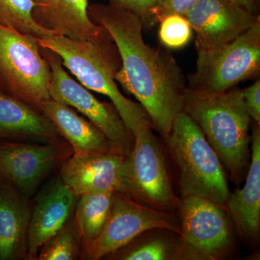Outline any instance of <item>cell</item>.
Wrapping results in <instances>:
<instances>
[{
  "instance_id": "cell-9",
  "label": "cell",
  "mask_w": 260,
  "mask_h": 260,
  "mask_svg": "<svg viewBox=\"0 0 260 260\" xmlns=\"http://www.w3.org/2000/svg\"><path fill=\"white\" fill-rule=\"evenodd\" d=\"M167 229L181 235L179 216L137 203L118 191L113 195L112 209L100 235L83 248L88 259L97 260L128 245L143 233Z\"/></svg>"
},
{
  "instance_id": "cell-4",
  "label": "cell",
  "mask_w": 260,
  "mask_h": 260,
  "mask_svg": "<svg viewBox=\"0 0 260 260\" xmlns=\"http://www.w3.org/2000/svg\"><path fill=\"white\" fill-rule=\"evenodd\" d=\"M164 140L179 170L181 197L198 195L224 205L231 191L223 166L197 123L179 113Z\"/></svg>"
},
{
  "instance_id": "cell-3",
  "label": "cell",
  "mask_w": 260,
  "mask_h": 260,
  "mask_svg": "<svg viewBox=\"0 0 260 260\" xmlns=\"http://www.w3.org/2000/svg\"><path fill=\"white\" fill-rule=\"evenodd\" d=\"M37 39L41 47L59 56L63 67L85 88L109 97L135 137L140 124L150 120L144 108L124 96L116 85L121 59L113 39L78 42L60 36Z\"/></svg>"
},
{
  "instance_id": "cell-12",
  "label": "cell",
  "mask_w": 260,
  "mask_h": 260,
  "mask_svg": "<svg viewBox=\"0 0 260 260\" xmlns=\"http://www.w3.org/2000/svg\"><path fill=\"white\" fill-rule=\"evenodd\" d=\"M185 17L196 32L198 50L225 45L260 21V15L249 13L232 0H198Z\"/></svg>"
},
{
  "instance_id": "cell-10",
  "label": "cell",
  "mask_w": 260,
  "mask_h": 260,
  "mask_svg": "<svg viewBox=\"0 0 260 260\" xmlns=\"http://www.w3.org/2000/svg\"><path fill=\"white\" fill-rule=\"evenodd\" d=\"M73 154L69 143L61 140L48 143L0 140V184L30 198Z\"/></svg>"
},
{
  "instance_id": "cell-13",
  "label": "cell",
  "mask_w": 260,
  "mask_h": 260,
  "mask_svg": "<svg viewBox=\"0 0 260 260\" xmlns=\"http://www.w3.org/2000/svg\"><path fill=\"white\" fill-rule=\"evenodd\" d=\"M32 15L38 25L78 42L112 39L107 29L92 21L88 0H34Z\"/></svg>"
},
{
  "instance_id": "cell-17",
  "label": "cell",
  "mask_w": 260,
  "mask_h": 260,
  "mask_svg": "<svg viewBox=\"0 0 260 260\" xmlns=\"http://www.w3.org/2000/svg\"><path fill=\"white\" fill-rule=\"evenodd\" d=\"M61 138L44 112L0 90V140L48 143Z\"/></svg>"
},
{
  "instance_id": "cell-28",
  "label": "cell",
  "mask_w": 260,
  "mask_h": 260,
  "mask_svg": "<svg viewBox=\"0 0 260 260\" xmlns=\"http://www.w3.org/2000/svg\"><path fill=\"white\" fill-rule=\"evenodd\" d=\"M243 9L254 15H260V0H232Z\"/></svg>"
},
{
  "instance_id": "cell-25",
  "label": "cell",
  "mask_w": 260,
  "mask_h": 260,
  "mask_svg": "<svg viewBox=\"0 0 260 260\" xmlns=\"http://www.w3.org/2000/svg\"><path fill=\"white\" fill-rule=\"evenodd\" d=\"M198 1V0H158V3L149 15L144 27H153L169 15H179L185 17Z\"/></svg>"
},
{
  "instance_id": "cell-24",
  "label": "cell",
  "mask_w": 260,
  "mask_h": 260,
  "mask_svg": "<svg viewBox=\"0 0 260 260\" xmlns=\"http://www.w3.org/2000/svg\"><path fill=\"white\" fill-rule=\"evenodd\" d=\"M159 23V39L164 47L172 49H181L190 42L192 28L186 17L169 15Z\"/></svg>"
},
{
  "instance_id": "cell-22",
  "label": "cell",
  "mask_w": 260,
  "mask_h": 260,
  "mask_svg": "<svg viewBox=\"0 0 260 260\" xmlns=\"http://www.w3.org/2000/svg\"><path fill=\"white\" fill-rule=\"evenodd\" d=\"M34 0H0V25L38 39L56 36L38 25L32 18Z\"/></svg>"
},
{
  "instance_id": "cell-14",
  "label": "cell",
  "mask_w": 260,
  "mask_h": 260,
  "mask_svg": "<svg viewBox=\"0 0 260 260\" xmlns=\"http://www.w3.org/2000/svg\"><path fill=\"white\" fill-rule=\"evenodd\" d=\"M251 153L246 180L242 189L231 193L224 208L239 236L253 248L260 236V123L251 120Z\"/></svg>"
},
{
  "instance_id": "cell-21",
  "label": "cell",
  "mask_w": 260,
  "mask_h": 260,
  "mask_svg": "<svg viewBox=\"0 0 260 260\" xmlns=\"http://www.w3.org/2000/svg\"><path fill=\"white\" fill-rule=\"evenodd\" d=\"M171 231L155 229L154 235L147 236L143 241L134 243L124 251H121L118 259L124 260L187 259L185 246L179 234H168Z\"/></svg>"
},
{
  "instance_id": "cell-6",
  "label": "cell",
  "mask_w": 260,
  "mask_h": 260,
  "mask_svg": "<svg viewBox=\"0 0 260 260\" xmlns=\"http://www.w3.org/2000/svg\"><path fill=\"white\" fill-rule=\"evenodd\" d=\"M260 75V21L233 42L198 50L196 70L186 78L187 88L207 95L224 93Z\"/></svg>"
},
{
  "instance_id": "cell-19",
  "label": "cell",
  "mask_w": 260,
  "mask_h": 260,
  "mask_svg": "<svg viewBox=\"0 0 260 260\" xmlns=\"http://www.w3.org/2000/svg\"><path fill=\"white\" fill-rule=\"evenodd\" d=\"M30 215L28 198L0 184V260L23 259L28 254Z\"/></svg>"
},
{
  "instance_id": "cell-23",
  "label": "cell",
  "mask_w": 260,
  "mask_h": 260,
  "mask_svg": "<svg viewBox=\"0 0 260 260\" xmlns=\"http://www.w3.org/2000/svg\"><path fill=\"white\" fill-rule=\"evenodd\" d=\"M40 248L37 259L39 260H73L78 259L82 239L74 224L68 223Z\"/></svg>"
},
{
  "instance_id": "cell-26",
  "label": "cell",
  "mask_w": 260,
  "mask_h": 260,
  "mask_svg": "<svg viewBox=\"0 0 260 260\" xmlns=\"http://www.w3.org/2000/svg\"><path fill=\"white\" fill-rule=\"evenodd\" d=\"M108 4L112 5L119 9L128 10L138 15L143 23H145L149 18L152 10L158 3V0H108Z\"/></svg>"
},
{
  "instance_id": "cell-29",
  "label": "cell",
  "mask_w": 260,
  "mask_h": 260,
  "mask_svg": "<svg viewBox=\"0 0 260 260\" xmlns=\"http://www.w3.org/2000/svg\"><path fill=\"white\" fill-rule=\"evenodd\" d=\"M1 27H2V25H0V28H1Z\"/></svg>"
},
{
  "instance_id": "cell-7",
  "label": "cell",
  "mask_w": 260,
  "mask_h": 260,
  "mask_svg": "<svg viewBox=\"0 0 260 260\" xmlns=\"http://www.w3.org/2000/svg\"><path fill=\"white\" fill-rule=\"evenodd\" d=\"M38 38L0 28V80L8 94L41 111L51 99V71Z\"/></svg>"
},
{
  "instance_id": "cell-15",
  "label": "cell",
  "mask_w": 260,
  "mask_h": 260,
  "mask_svg": "<svg viewBox=\"0 0 260 260\" xmlns=\"http://www.w3.org/2000/svg\"><path fill=\"white\" fill-rule=\"evenodd\" d=\"M75 195L61 179L39 196L31 210L28 232V259H37L39 249L68 223L74 210Z\"/></svg>"
},
{
  "instance_id": "cell-16",
  "label": "cell",
  "mask_w": 260,
  "mask_h": 260,
  "mask_svg": "<svg viewBox=\"0 0 260 260\" xmlns=\"http://www.w3.org/2000/svg\"><path fill=\"white\" fill-rule=\"evenodd\" d=\"M125 155L119 151L88 156L71 155L61 164V181L75 196L117 191L119 167Z\"/></svg>"
},
{
  "instance_id": "cell-2",
  "label": "cell",
  "mask_w": 260,
  "mask_h": 260,
  "mask_svg": "<svg viewBox=\"0 0 260 260\" xmlns=\"http://www.w3.org/2000/svg\"><path fill=\"white\" fill-rule=\"evenodd\" d=\"M184 112L199 126L233 182H242L250 164L251 119L242 89L234 87L224 93L207 95L187 88Z\"/></svg>"
},
{
  "instance_id": "cell-18",
  "label": "cell",
  "mask_w": 260,
  "mask_h": 260,
  "mask_svg": "<svg viewBox=\"0 0 260 260\" xmlns=\"http://www.w3.org/2000/svg\"><path fill=\"white\" fill-rule=\"evenodd\" d=\"M40 109L69 143L73 155L82 157L121 152L97 126L78 115L69 106L49 99L42 103Z\"/></svg>"
},
{
  "instance_id": "cell-11",
  "label": "cell",
  "mask_w": 260,
  "mask_h": 260,
  "mask_svg": "<svg viewBox=\"0 0 260 260\" xmlns=\"http://www.w3.org/2000/svg\"><path fill=\"white\" fill-rule=\"evenodd\" d=\"M51 71V99L73 107L97 126L124 155L131 151L135 136L125 125L112 103L101 102L64 70L55 53L41 47Z\"/></svg>"
},
{
  "instance_id": "cell-20",
  "label": "cell",
  "mask_w": 260,
  "mask_h": 260,
  "mask_svg": "<svg viewBox=\"0 0 260 260\" xmlns=\"http://www.w3.org/2000/svg\"><path fill=\"white\" fill-rule=\"evenodd\" d=\"M114 191H98L80 196L75 208L73 224L82 239L83 247L102 233L112 209Z\"/></svg>"
},
{
  "instance_id": "cell-27",
  "label": "cell",
  "mask_w": 260,
  "mask_h": 260,
  "mask_svg": "<svg viewBox=\"0 0 260 260\" xmlns=\"http://www.w3.org/2000/svg\"><path fill=\"white\" fill-rule=\"evenodd\" d=\"M242 93L251 120L260 123V80L242 89Z\"/></svg>"
},
{
  "instance_id": "cell-8",
  "label": "cell",
  "mask_w": 260,
  "mask_h": 260,
  "mask_svg": "<svg viewBox=\"0 0 260 260\" xmlns=\"http://www.w3.org/2000/svg\"><path fill=\"white\" fill-rule=\"evenodd\" d=\"M177 211L187 259H222L234 252L232 219L224 205L187 195L181 197Z\"/></svg>"
},
{
  "instance_id": "cell-1",
  "label": "cell",
  "mask_w": 260,
  "mask_h": 260,
  "mask_svg": "<svg viewBox=\"0 0 260 260\" xmlns=\"http://www.w3.org/2000/svg\"><path fill=\"white\" fill-rule=\"evenodd\" d=\"M89 18L104 27L121 59L115 79L139 102L153 129L162 138L170 133L176 116L184 112L187 81L170 51L145 42L138 15L109 4L88 6Z\"/></svg>"
},
{
  "instance_id": "cell-5",
  "label": "cell",
  "mask_w": 260,
  "mask_h": 260,
  "mask_svg": "<svg viewBox=\"0 0 260 260\" xmlns=\"http://www.w3.org/2000/svg\"><path fill=\"white\" fill-rule=\"evenodd\" d=\"M153 129L150 120L140 124L134 146L121 162L117 191L148 208L174 213L180 198L174 190L165 155Z\"/></svg>"
}]
</instances>
